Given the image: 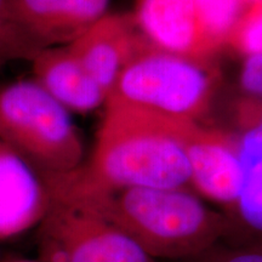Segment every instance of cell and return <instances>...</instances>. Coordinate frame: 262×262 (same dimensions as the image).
<instances>
[{
	"label": "cell",
	"instance_id": "1",
	"mask_svg": "<svg viewBox=\"0 0 262 262\" xmlns=\"http://www.w3.org/2000/svg\"><path fill=\"white\" fill-rule=\"evenodd\" d=\"M192 124L107 101L89 160L44 176L57 189L189 187L185 140Z\"/></svg>",
	"mask_w": 262,
	"mask_h": 262
},
{
	"label": "cell",
	"instance_id": "2",
	"mask_svg": "<svg viewBox=\"0 0 262 262\" xmlns=\"http://www.w3.org/2000/svg\"><path fill=\"white\" fill-rule=\"evenodd\" d=\"M54 201L102 216L156 260H188L226 238L228 221L189 187L50 188Z\"/></svg>",
	"mask_w": 262,
	"mask_h": 262
},
{
	"label": "cell",
	"instance_id": "3",
	"mask_svg": "<svg viewBox=\"0 0 262 262\" xmlns=\"http://www.w3.org/2000/svg\"><path fill=\"white\" fill-rule=\"evenodd\" d=\"M220 73L211 60L148 47L124 70L107 101L158 116L201 123L210 111Z\"/></svg>",
	"mask_w": 262,
	"mask_h": 262
},
{
	"label": "cell",
	"instance_id": "4",
	"mask_svg": "<svg viewBox=\"0 0 262 262\" xmlns=\"http://www.w3.org/2000/svg\"><path fill=\"white\" fill-rule=\"evenodd\" d=\"M0 140L42 173H70L85 163L71 112L33 78L0 84Z\"/></svg>",
	"mask_w": 262,
	"mask_h": 262
},
{
	"label": "cell",
	"instance_id": "5",
	"mask_svg": "<svg viewBox=\"0 0 262 262\" xmlns=\"http://www.w3.org/2000/svg\"><path fill=\"white\" fill-rule=\"evenodd\" d=\"M40 262H158L102 216L54 201L38 227Z\"/></svg>",
	"mask_w": 262,
	"mask_h": 262
},
{
	"label": "cell",
	"instance_id": "6",
	"mask_svg": "<svg viewBox=\"0 0 262 262\" xmlns=\"http://www.w3.org/2000/svg\"><path fill=\"white\" fill-rule=\"evenodd\" d=\"M189 187L196 194L222 206L234 204L243 188L247 168L235 134L192 124L185 140Z\"/></svg>",
	"mask_w": 262,
	"mask_h": 262
},
{
	"label": "cell",
	"instance_id": "7",
	"mask_svg": "<svg viewBox=\"0 0 262 262\" xmlns=\"http://www.w3.org/2000/svg\"><path fill=\"white\" fill-rule=\"evenodd\" d=\"M52 204L44 173L0 140V241L39 227Z\"/></svg>",
	"mask_w": 262,
	"mask_h": 262
},
{
	"label": "cell",
	"instance_id": "8",
	"mask_svg": "<svg viewBox=\"0 0 262 262\" xmlns=\"http://www.w3.org/2000/svg\"><path fill=\"white\" fill-rule=\"evenodd\" d=\"M68 45L108 96L131 61L150 47L131 11L108 12Z\"/></svg>",
	"mask_w": 262,
	"mask_h": 262
},
{
	"label": "cell",
	"instance_id": "9",
	"mask_svg": "<svg viewBox=\"0 0 262 262\" xmlns=\"http://www.w3.org/2000/svg\"><path fill=\"white\" fill-rule=\"evenodd\" d=\"M111 0H10L25 37L38 50L73 42L106 16Z\"/></svg>",
	"mask_w": 262,
	"mask_h": 262
},
{
	"label": "cell",
	"instance_id": "10",
	"mask_svg": "<svg viewBox=\"0 0 262 262\" xmlns=\"http://www.w3.org/2000/svg\"><path fill=\"white\" fill-rule=\"evenodd\" d=\"M131 14L150 47L198 60L216 54L203 34L194 0H135Z\"/></svg>",
	"mask_w": 262,
	"mask_h": 262
},
{
	"label": "cell",
	"instance_id": "11",
	"mask_svg": "<svg viewBox=\"0 0 262 262\" xmlns=\"http://www.w3.org/2000/svg\"><path fill=\"white\" fill-rule=\"evenodd\" d=\"M31 62L33 79L68 112L85 114L106 106L108 94L70 45L40 49Z\"/></svg>",
	"mask_w": 262,
	"mask_h": 262
},
{
	"label": "cell",
	"instance_id": "12",
	"mask_svg": "<svg viewBox=\"0 0 262 262\" xmlns=\"http://www.w3.org/2000/svg\"><path fill=\"white\" fill-rule=\"evenodd\" d=\"M222 212L228 221L224 243L262 247V160L247 169L238 199Z\"/></svg>",
	"mask_w": 262,
	"mask_h": 262
},
{
	"label": "cell",
	"instance_id": "13",
	"mask_svg": "<svg viewBox=\"0 0 262 262\" xmlns=\"http://www.w3.org/2000/svg\"><path fill=\"white\" fill-rule=\"evenodd\" d=\"M203 34L217 52L248 8V0H194Z\"/></svg>",
	"mask_w": 262,
	"mask_h": 262
},
{
	"label": "cell",
	"instance_id": "14",
	"mask_svg": "<svg viewBox=\"0 0 262 262\" xmlns=\"http://www.w3.org/2000/svg\"><path fill=\"white\" fill-rule=\"evenodd\" d=\"M233 119L245 168L262 160V97L243 95L234 102Z\"/></svg>",
	"mask_w": 262,
	"mask_h": 262
},
{
	"label": "cell",
	"instance_id": "15",
	"mask_svg": "<svg viewBox=\"0 0 262 262\" xmlns=\"http://www.w3.org/2000/svg\"><path fill=\"white\" fill-rule=\"evenodd\" d=\"M242 57L262 54V0L248 5L226 42Z\"/></svg>",
	"mask_w": 262,
	"mask_h": 262
},
{
	"label": "cell",
	"instance_id": "16",
	"mask_svg": "<svg viewBox=\"0 0 262 262\" xmlns=\"http://www.w3.org/2000/svg\"><path fill=\"white\" fill-rule=\"evenodd\" d=\"M38 51L16 24L10 0H0V64L17 60L31 61Z\"/></svg>",
	"mask_w": 262,
	"mask_h": 262
},
{
	"label": "cell",
	"instance_id": "17",
	"mask_svg": "<svg viewBox=\"0 0 262 262\" xmlns=\"http://www.w3.org/2000/svg\"><path fill=\"white\" fill-rule=\"evenodd\" d=\"M187 262H262V247L234 245L220 242Z\"/></svg>",
	"mask_w": 262,
	"mask_h": 262
},
{
	"label": "cell",
	"instance_id": "18",
	"mask_svg": "<svg viewBox=\"0 0 262 262\" xmlns=\"http://www.w3.org/2000/svg\"><path fill=\"white\" fill-rule=\"evenodd\" d=\"M239 84L243 95L262 97V54L243 58Z\"/></svg>",
	"mask_w": 262,
	"mask_h": 262
},
{
	"label": "cell",
	"instance_id": "19",
	"mask_svg": "<svg viewBox=\"0 0 262 262\" xmlns=\"http://www.w3.org/2000/svg\"><path fill=\"white\" fill-rule=\"evenodd\" d=\"M3 262H40L39 260H33V258H27V257H10L6 258Z\"/></svg>",
	"mask_w": 262,
	"mask_h": 262
}]
</instances>
